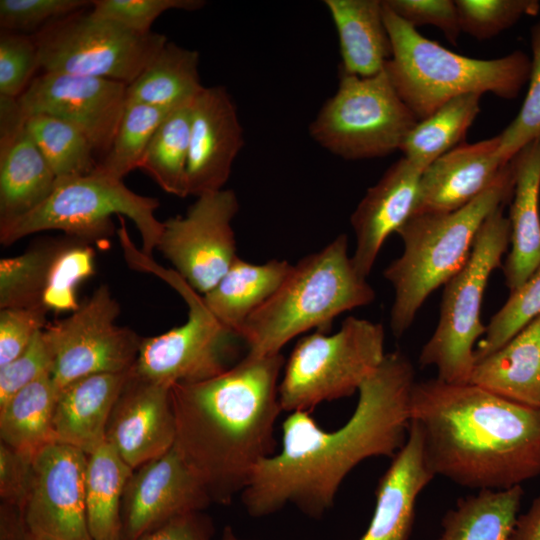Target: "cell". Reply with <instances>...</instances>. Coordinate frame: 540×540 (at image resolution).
Wrapping results in <instances>:
<instances>
[{"mask_svg": "<svg viewBox=\"0 0 540 540\" xmlns=\"http://www.w3.org/2000/svg\"><path fill=\"white\" fill-rule=\"evenodd\" d=\"M92 245L65 235L42 299V307L48 313H72L79 307L77 287L95 272V252Z\"/></svg>", "mask_w": 540, "mask_h": 540, "instance_id": "cell-38", "label": "cell"}, {"mask_svg": "<svg viewBox=\"0 0 540 540\" xmlns=\"http://www.w3.org/2000/svg\"><path fill=\"white\" fill-rule=\"evenodd\" d=\"M539 315L540 265L519 289L510 293L506 303L491 318L475 348V361L498 350Z\"/></svg>", "mask_w": 540, "mask_h": 540, "instance_id": "cell-39", "label": "cell"}, {"mask_svg": "<svg viewBox=\"0 0 540 540\" xmlns=\"http://www.w3.org/2000/svg\"><path fill=\"white\" fill-rule=\"evenodd\" d=\"M375 299V291L355 269L345 234L295 265L275 293L246 320L241 338L247 353H281L296 336L327 333L335 318Z\"/></svg>", "mask_w": 540, "mask_h": 540, "instance_id": "cell-5", "label": "cell"}, {"mask_svg": "<svg viewBox=\"0 0 540 540\" xmlns=\"http://www.w3.org/2000/svg\"><path fill=\"white\" fill-rule=\"evenodd\" d=\"M383 15L392 43L385 70L419 121L467 93L513 100L529 81L531 58L521 50L489 60L466 57L427 39L384 4Z\"/></svg>", "mask_w": 540, "mask_h": 540, "instance_id": "cell-6", "label": "cell"}, {"mask_svg": "<svg viewBox=\"0 0 540 540\" xmlns=\"http://www.w3.org/2000/svg\"><path fill=\"white\" fill-rule=\"evenodd\" d=\"M159 205L157 198L137 194L123 180L96 168L85 176L56 181L52 193L38 207L0 226V243L10 246L46 230H60L67 236L99 243L114 232L111 216L118 215L134 222L142 240L141 251L151 256L163 231V222L155 216Z\"/></svg>", "mask_w": 540, "mask_h": 540, "instance_id": "cell-7", "label": "cell"}, {"mask_svg": "<svg viewBox=\"0 0 540 540\" xmlns=\"http://www.w3.org/2000/svg\"><path fill=\"white\" fill-rule=\"evenodd\" d=\"M238 210L236 193L223 188L196 197L185 215L163 222L157 249L201 295L220 281L238 257L232 228Z\"/></svg>", "mask_w": 540, "mask_h": 540, "instance_id": "cell-14", "label": "cell"}, {"mask_svg": "<svg viewBox=\"0 0 540 540\" xmlns=\"http://www.w3.org/2000/svg\"><path fill=\"white\" fill-rule=\"evenodd\" d=\"M172 110L126 103L113 143L97 168L119 180L138 169L153 134Z\"/></svg>", "mask_w": 540, "mask_h": 540, "instance_id": "cell-37", "label": "cell"}, {"mask_svg": "<svg viewBox=\"0 0 540 540\" xmlns=\"http://www.w3.org/2000/svg\"><path fill=\"white\" fill-rule=\"evenodd\" d=\"M423 171L400 158L368 188L352 213L356 244L351 259L362 277L370 274L386 239L412 216Z\"/></svg>", "mask_w": 540, "mask_h": 540, "instance_id": "cell-21", "label": "cell"}, {"mask_svg": "<svg viewBox=\"0 0 540 540\" xmlns=\"http://www.w3.org/2000/svg\"><path fill=\"white\" fill-rule=\"evenodd\" d=\"M132 472L107 442L87 454L85 503L93 540H123L122 498Z\"/></svg>", "mask_w": 540, "mask_h": 540, "instance_id": "cell-32", "label": "cell"}, {"mask_svg": "<svg viewBox=\"0 0 540 540\" xmlns=\"http://www.w3.org/2000/svg\"><path fill=\"white\" fill-rule=\"evenodd\" d=\"M461 32L477 40L497 36L523 16H536L537 0H456Z\"/></svg>", "mask_w": 540, "mask_h": 540, "instance_id": "cell-40", "label": "cell"}, {"mask_svg": "<svg viewBox=\"0 0 540 540\" xmlns=\"http://www.w3.org/2000/svg\"><path fill=\"white\" fill-rule=\"evenodd\" d=\"M336 93L309 125L312 139L346 160L385 157L397 150L418 119L385 68L370 77L340 73Z\"/></svg>", "mask_w": 540, "mask_h": 540, "instance_id": "cell-10", "label": "cell"}, {"mask_svg": "<svg viewBox=\"0 0 540 540\" xmlns=\"http://www.w3.org/2000/svg\"><path fill=\"white\" fill-rule=\"evenodd\" d=\"M32 38L44 72L109 79L126 85L138 77L167 42L163 34L137 33L87 9L50 22Z\"/></svg>", "mask_w": 540, "mask_h": 540, "instance_id": "cell-11", "label": "cell"}, {"mask_svg": "<svg viewBox=\"0 0 540 540\" xmlns=\"http://www.w3.org/2000/svg\"><path fill=\"white\" fill-rule=\"evenodd\" d=\"M89 6L92 1L87 0H1L0 26L15 33H36L50 22Z\"/></svg>", "mask_w": 540, "mask_h": 540, "instance_id": "cell-43", "label": "cell"}, {"mask_svg": "<svg viewBox=\"0 0 540 540\" xmlns=\"http://www.w3.org/2000/svg\"><path fill=\"white\" fill-rule=\"evenodd\" d=\"M193 102L172 110L153 134L138 169L163 191L185 198Z\"/></svg>", "mask_w": 540, "mask_h": 540, "instance_id": "cell-34", "label": "cell"}, {"mask_svg": "<svg viewBox=\"0 0 540 540\" xmlns=\"http://www.w3.org/2000/svg\"><path fill=\"white\" fill-rule=\"evenodd\" d=\"M52 368V351L40 330L18 357L0 367V405L30 383L51 375Z\"/></svg>", "mask_w": 540, "mask_h": 540, "instance_id": "cell-45", "label": "cell"}, {"mask_svg": "<svg viewBox=\"0 0 540 540\" xmlns=\"http://www.w3.org/2000/svg\"><path fill=\"white\" fill-rule=\"evenodd\" d=\"M211 497L175 446L134 469L122 498L123 540H136L166 521L203 511Z\"/></svg>", "mask_w": 540, "mask_h": 540, "instance_id": "cell-17", "label": "cell"}, {"mask_svg": "<svg viewBox=\"0 0 540 540\" xmlns=\"http://www.w3.org/2000/svg\"><path fill=\"white\" fill-rule=\"evenodd\" d=\"M514 191L509 212L511 250L503 265L510 293L540 265V138L511 159Z\"/></svg>", "mask_w": 540, "mask_h": 540, "instance_id": "cell-25", "label": "cell"}, {"mask_svg": "<svg viewBox=\"0 0 540 540\" xmlns=\"http://www.w3.org/2000/svg\"><path fill=\"white\" fill-rule=\"evenodd\" d=\"M415 382L410 359L395 350L360 386L354 412L340 428L324 430L309 412H291L282 423L280 451L256 467L241 493L247 513L264 517L291 504L321 518L358 464L371 457L393 458L403 447Z\"/></svg>", "mask_w": 540, "mask_h": 540, "instance_id": "cell-1", "label": "cell"}, {"mask_svg": "<svg viewBox=\"0 0 540 540\" xmlns=\"http://www.w3.org/2000/svg\"><path fill=\"white\" fill-rule=\"evenodd\" d=\"M469 383L540 408V315L498 350L477 361Z\"/></svg>", "mask_w": 540, "mask_h": 540, "instance_id": "cell-27", "label": "cell"}, {"mask_svg": "<svg viewBox=\"0 0 540 540\" xmlns=\"http://www.w3.org/2000/svg\"><path fill=\"white\" fill-rule=\"evenodd\" d=\"M60 389L51 375L25 386L0 405V439L29 456L56 443L53 417Z\"/></svg>", "mask_w": 540, "mask_h": 540, "instance_id": "cell-31", "label": "cell"}, {"mask_svg": "<svg viewBox=\"0 0 540 540\" xmlns=\"http://www.w3.org/2000/svg\"><path fill=\"white\" fill-rule=\"evenodd\" d=\"M291 267L286 260L254 264L238 256L220 281L202 295L203 302L223 326L240 336L246 320L275 293Z\"/></svg>", "mask_w": 540, "mask_h": 540, "instance_id": "cell-28", "label": "cell"}, {"mask_svg": "<svg viewBox=\"0 0 540 540\" xmlns=\"http://www.w3.org/2000/svg\"><path fill=\"white\" fill-rule=\"evenodd\" d=\"M522 498L521 486L462 497L444 514L435 540H509Z\"/></svg>", "mask_w": 540, "mask_h": 540, "instance_id": "cell-30", "label": "cell"}, {"mask_svg": "<svg viewBox=\"0 0 540 540\" xmlns=\"http://www.w3.org/2000/svg\"><path fill=\"white\" fill-rule=\"evenodd\" d=\"M509 540H540V495L517 517Z\"/></svg>", "mask_w": 540, "mask_h": 540, "instance_id": "cell-51", "label": "cell"}, {"mask_svg": "<svg viewBox=\"0 0 540 540\" xmlns=\"http://www.w3.org/2000/svg\"><path fill=\"white\" fill-rule=\"evenodd\" d=\"M339 39L340 73L370 77L384 70L392 43L380 0H325Z\"/></svg>", "mask_w": 540, "mask_h": 540, "instance_id": "cell-26", "label": "cell"}, {"mask_svg": "<svg viewBox=\"0 0 540 540\" xmlns=\"http://www.w3.org/2000/svg\"><path fill=\"white\" fill-rule=\"evenodd\" d=\"M34 457L0 442V497L24 509L32 487Z\"/></svg>", "mask_w": 540, "mask_h": 540, "instance_id": "cell-48", "label": "cell"}, {"mask_svg": "<svg viewBox=\"0 0 540 540\" xmlns=\"http://www.w3.org/2000/svg\"><path fill=\"white\" fill-rule=\"evenodd\" d=\"M126 88L109 79L43 72L17 100L26 116L46 114L75 125L106 155L125 110Z\"/></svg>", "mask_w": 540, "mask_h": 540, "instance_id": "cell-15", "label": "cell"}, {"mask_svg": "<svg viewBox=\"0 0 540 540\" xmlns=\"http://www.w3.org/2000/svg\"><path fill=\"white\" fill-rule=\"evenodd\" d=\"M410 425L433 474L460 486L503 490L540 475V408L436 377L415 382Z\"/></svg>", "mask_w": 540, "mask_h": 540, "instance_id": "cell-3", "label": "cell"}, {"mask_svg": "<svg viewBox=\"0 0 540 540\" xmlns=\"http://www.w3.org/2000/svg\"><path fill=\"white\" fill-rule=\"evenodd\" d=\"M171 387L133 368L113 407L106 442L134 470L171 449L176 440Z\"/></svg>", "mask_w": 540, "mask_h": 540, "instance_id": "cell-18", "label": "cell"}, {"mask_svg": "<svg viewBox=\"0 0 540 540\" xmlns=\"http://www.w3.org/2000/svg\"><path fill=\"white\" fill-rule=\"evenodd\" d=\"M383 4L402 20L417 28L432 25L457 45L461 33L458 11L452 0H384Z\"/></svg>", "mask_w": 540, "mask_h": 540, "instance_id": "cell-46", "label": "cell"}, {"mask_svg": "<svg viewBox=\"0 0 540 540\" xmlns=\"http://www.w3.org/2000/svg\"><path fill=\"white\" fill-rule=\"evenodd\" d=\"M199 52L166 42L138 77L127 85L126 103L176 109L191 103L204 89Z\"/></svg>", "mask_w": 540, "mask_h": 540, "instance_id": "cell-29", "label": "cell"}, {"mask_svg": "<svg viewBox=\"0 0 540 540\" xmlns=\"http://www.w3.org/2000/svg\"><path fill=\"white\" fill-rule=\"evenodd\" d=\"M64 240L65 236L39 239L20 255L0 259V309L43 308L42 299Z\"/></svg>", "mask_w": 540, "mask_h": 540, "instance_id": "cell-35", "label": "cell"}, {"mask_svg": "<svg viewBox=\"0 0 540 540\" xmlns=\"http://www.w3.org/2000/svg\"><path fill=\"white\" fill-rule=\"evenodd\" d=\"M32 487L24 512L39 540H93L85 503L87 454L52 443L34 457Z\"/></svg>", "mask_w": 540, "mask_h": 540, "instance_id": "cell-16", "label": "cell"}, {"mask_svg": "<svg viewBox=\"0 0 540 540\" xmlns=\"http://www.w3.org/2000/svg\"><path fill=\"white\" fill-rule=\"evenodd\" d=\"M26 127L50 169L61 181L92 173L98 166L89 138L63 119L34 114L26 116Z\"/></svg>", "mask_w": 540, "mask_h": 540, "instance_id": "cell-36", "label": "cell"}, {"mask_svg": "<svg viewBox=\"0 0 540 540\" xmlns=\"http://www.w3.org/2000/svg\"><path fill=\"white\" fill-rule=\"evenodd\" d=\"M47 314L44 308L0 309V367L18 357L47 326Z\"/></svg>", "mask_w": 540, "mask_h": 540, "instance_id": "cell-47", "label": "cell"}, {"mask_svg": "<svg viewBox=\"0 0 540 540\" xmlns=\"http://www.w3.org/2000/svg\"><path fill=\"white\" fill-rule=\"evenodd\" d=\"M529 87L514 120L499 134L498 155L509 162L523 147L540 138V20L531 28Z\"/></svg>", "mask_w": 540, "mask_h": 540, "instance_id": "cell-41", "label": "cell"}, {"mask_svg": "<svg viewBox=\"0 0 540 540\" xmlns=\"http://www.w3.org/2000/svg\"><path fill=\"white\" fill-rule=\"evenodd\" d=\"M219 540H247L239 537L233 528L229 525L225 526Z\"/></svg>", "mask_w": 540, "mask_h": 540, "instance_id": "cell-52", "label": "cell"}, {"mask_svg": "<svg viewBox=\"0 0 540 540\" xmlns=\"http://www.w3.org/2000/svg\"><path fill=\"white\" fill-rule=\"evenodd\" d=\"M498 136L461 143L427 166L421 174L413 215L457 210L486 191L505 165Z\"/></svg>", "mask_w": 540, "mask_h": 540, "instance_id": "cell-22", "label": "cell"}, {"mask_svg": "<svg viewBox=\"0 0 540 540\" xmlns=\"http://www.w3.org/2000/svg\"><path fill=\"white\" fill-rule=\"evenodd\" d=\"M214 525L203 511L176 516L136 540H212Z\"/></svg>", "mask_w": 540, "mask_h": 540, "instance_id": "cell-49", "label": "cell"}, {"mask_svg": "<svg viewBox=\"0 0 540 540\" xmlns=\"http://www.w3.org/2000/svg\"><path fill=\"white\" fill-rule=\"evenodd\" d=\"M243 145L237 108L226 88L204 87L192 108L187 196L223 189Z\"/></svg>", "mask_w": 540, "mask_h": 540, "instance_id": "cell-19", "label": "cell"}, {"mask_svg": "<svg viewBox=\"0 0 540 540\" xmlns=\"http://www.w3.org/2000/svg\"><path fill=\"white\" fill-rule=\"evenodd\" d=\"M511 160L498 180L467 205L440 213L411 216L398 230L403 252L383 275L394 289L390 327L402 336L428 296L444 285L467 261L486 218L512 199Z\"/></svg>", "mask_w": 540, "mask_h": 540, "instance_id": "cell-4", "label": "cell"}, {"mask_svg": "<svg viewBox=\"0 0 540 540\" xmlns=\"http://www.w3.org/2000/svg\"><path fill=\"white\" fill-rule=\"evenodd\" d=\"M204 5L203 0H93L91 10L97 16L147 34L162 13L171 9L196 11Z\"/></svg>", "mask_w": 540, "mask_h": 540, "instance_id": "cell-44", "label": "cell"}, {"mask_svg": "<svg viewBox=\"0 0 540 540\" xmlns=\"http://www.w3.org/2000/svg\"><path fill=\"white\" fill-rule=\"evenodd\" d=\"M119 313V303L103 284L68 317L43 329L53 355L51 376L59 389L85 376L134 367L143 337L117 325Z\"/></svg>", "mask_w": 540, "mask_h": 540, "instance_id": "cell-13", "label": "cell"}, {"mask_svg": "<svg viewBox=\"0 0 540 540\" xmlns=\"http://www.w3.org/2000/svg\"><path fill=\"white\" fill-rule=\"evenodd\" d=\"M0 540H39L31 530L23 508L1 501Z\"/></svg>", "mask_w": 540, "mask_h": 540, "instance_id": "cell-50", "label": "cell"}, {"mask_svg": "<svg viewBox=\"0 0 540 540\" xmlns=\"http://www.w3.org/2000/svg\"><path fill=\"white\" fill-rule=\"evenodd\" d=\"M509 244L510 224L500 207L481 225L465 264L444 284L438 324L419 356L420 365L434 367L441 381L470 382L474 346L486 330L481 322L484 291Z\"/></svg>", "mask_w": 540, "mask_h": 540, "instance_id": "cell-8", "label": "cell"}, {"mask_svg": "<svg viewBox=\"0 0 540 540\" xmlns=\"http://www.w3.org/2000/svg\"><path fill=\"white\" fill-rule=\"evenodd\" d=\"M38 68V50L32 36L1 29L0 95L19 98Z\"/></svg>", "mask_w": 540, "mask_h": 540, "instance_id": "cell-42", "label": "cell"}, {"mask_svg": "<svg viewBox=\"0 0 540 540\" xmlns=\"http://www.w3.org/2000/svg\"><path fill=\"white\" fill-rule=\"evenodd\" d=\"M284 364L281 353H246L213 378L171 386L174 446L212 502L230 504L256 467L275 454Z\"/></svg>", "mask_w": 540, "mask_h": 540, "instance_id": "cell-2", "label": "cell"}, {"mask_svg": "<svg viewBox=\"0 0 540 540\" xmlns=\"http://www.w3.org/2000/svg\"><path fill=\"white\" fill-rule=\"evenodd\" d=\"M434 477L420 436L409 425L405 444L379 480L373 515L360 540H409L418 497Z\"/></svg>", "mask_w": 540, "mask_h": 540, "instance_id": "cell-23", "label": "cell"}, {"mask_svg": "<svg viewBox=\"0 0 540 540\" xmlns=\"http://www.w3.org/2000/svg\"><path fill=\"white\" fill-rule=\"evenodd\" d=\"M149 272L180 294L188 306V319L160 335L143 337L134 372L171 387L204 381L232 367L241 337L223 326L206 308L202 295L174 270L152 263Z\"/></svg>", "mask_w": 540, "mask_h": 540, "instance_id": "cell-12", "label": "cell"}, {"mask_svg": "<svg viewBox=\"0 0 540 540\" xmlns=\"http://www.w3.org/2000/svg\"><path fill=\"white\" fill-rule=\"evenodd\" d=\"M480 99L479 93L457 96L418 121L401 145L403 157L425 169L460 145L480 112Z\"/></svg>", "mask_w": 540, "mask_h": 540, "instance_id": "cell-33", "label": "cell"}, {"mask_svg": "<svg viewBox=\"0 0 540 540\" xmlns=\"http://www.w3.org/2000/svg\"><path fill=\"white\" fill-rule=\"evenodd\" d=\"M380 323L353 316L333 333L302 337L284 364L279 382L282 410H312L316 405L351 396L385 356Z\"/></svg>", "mask_w": 540, "mask_h": 540, "instance_id": "cell-9", "label": "cell"}, {"mask_svg": "<svg viewBox=\"0 0 540 540\" xmlns=\"http://www.w3.org/2000/svg\"><path fill=\"white\" fill-rule=\"evenodd\" d=\"M131 370L85 376L61 388L53 417L56 443L90 454L106 442L109 417Z\"/></svg>", "mask_w": 540, "mask_h": 540, "instance_id": "cell-24", "label": "cell"}, {"mask_svg": "<svg viewBox=\"0 0 540 540\" xmlns=\"http://www.w3.org/2000/svg\"><path fill=\"white\" fill-rule=\"evenodd\" d=\"M55 184L17 98L0 95V226L38 207Z\"/></svg>", "mask_w": 540, "mask_h": 540, "instance_id": "cell-20", "label": "cell"}]
</instances>
